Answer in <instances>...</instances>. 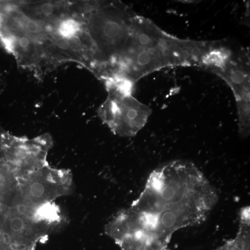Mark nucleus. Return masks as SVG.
Returning <instances> with one entry per match:
<instances>
[{
	"mask_svg": "<svg viewBox=\"0 0 250 250\" xmlns=\"http://www.w3.org/2000/svg\"><path fill=\"white\" fill-rule=\"evenodd\" d=\"M218 196L193 163L177 160L153 171L131 208L152 239L167 246L177 231L204 222Z\"/></svg>",
	"mask_w": 250,
	"mask_h": 250,
	"instance_id": "nucleus-1",
	"label": "nucleus"
},
{
	"mask_svg": "<svg viewBox=\"0 0 250 250\" xmlns=\"http://www.w3.org/2000/svg\"><path fill=\"white\" fill-rule=\"evenodd\" d=\"M204 50L203 41L177 38L148 19L135 15L124 48L108 66L106 75L134 85L146 75L166 67L197 66Z\"/></svg>",
	"mask_w": 250,
	"mask_h": 250,
	"instance_id": "nucleus-2",
	"label": "nucleus"
},
{
	"mask_svg": "<svg viewBox=\"0 0 250 250\" xmlns=\"http://www.w3.org/2000/svg\"><path fill=\"white\" fill-rule=\"evenodd\" d=\"M88 29L97 50L100 70L112 64L124 48L135 15L118 1H88Z\"/></svg>",
	"mask_w": 250,
	"mask_h": 250,
	"instance_id": "nucleus-3",
	"label": "nucleus"
},
{
	"mask_svg": "<svg viewBox=\"0 0 250 250\" xmlns=\"http://www.w3.org/2000/svg\"><path fill=\"white\" fill-rule=\"evenodd\" d=\"M105 86L108 95L99 107L100 118L114 134L124 137L135 136L147 123L152 109L133 96L132 87Z\"/></svg>",
	"mask_w": 250,
	"mask_h": 250,
	"instance_id": "nucleus-4",
	"label": "nucleus"
},
{
	"mask_svg": "<svg viewBox=\"0 0 250 250\" xmlns=\"http://www.w3.org/2000/svg\"><path fill=\"white\" fill-rule=\"evenodd\" d=\"M232 90L236 101L238 129L242 138L247 137L250 132V81L248 65L232 59L225 69L215 72Z\"/></svg>",
	"mask_w": 250,
	"mask_h": 250,
	"instance_id": "nucleus-5",
	"label": "nucleus"
},
{
	"mask_svg": "<svg viewBox=\"0 0 250 250\" xmlns=\"http://www.w3.org/2000/svg\"><path fill=\"white\" fill-rule=\"evenodd\" d=\"M105 231L116 244L128 237L144 234L141 215L131 207L118 212L107 224Z\"/></svg>",
	"mask_w": 250,
	"mask_h": 250,
	"instance_id": "nucleus-6",
	"label": "nucleus"
},
{
	"mask_svg": "<svg viewBox=\"0 0 250 250\" xmlns=\"http://www.w3.org/2000/svg\"><path fill=\"white\" fill-rule=\"evenodd\" d=\"M216 44L215 43L203 55L198 65L214 73L225 69L233 58V54L229 48Z\"/></svg>",
	"mask_w": 250,
	"mask_h": 250,
	"instance_id": "nucleus-7",
	"label": "nucleus"
},
{
	"mask_svg": "<svg viewBox=\"0 0 250 250\" xmlns=\"http://www.w3.org/2000/svg\"><path fill=\"white\" fill-rule=\"evenodd\" d=\"M57 32L61 38L67 41L74 37L89 34V32L86 33L84 31L83 24L81 21L72 17L63 20L58 26Z\"/></svg>",
	"mask_w": 250,
	"mask_h": 250,
	"instance_id": "nucleus-8",
	"label": "nucleus"
},
{
	"mask_svg": "<svg viewBox=\"0 0 250 250\" xmlns=\"http://www.w3.org/2000/svg\"><path fill=\"white\" fill-rule=\"evenodd\" d=\"M35 247L16 241L4 233H0V250H35Z\"/></svg>",
	"mask_w": 250,
	"mask_h": 250,
	"instance_id": "nucleus-9",
	"label": "nucleus"
},
{
	"mask_svg": "<svg viewBox=\"0 0 250 250\" xmlns=\"http://www.w3.org/2000/svg\"><path fill=\"white\" fill-rule=\"evenodd\" d=\"M166 247L157 243H145L135 250H167Z\"/></svg>",
	"mask_w": 250,
	"mask_h": 250,
	"instance_id": "nucleus-10",
	"label": "nucleus"
},
{
	"mask_svg": "<svg viewBox=\"0 0 250 250\" xmlns=\"http://www.w3.org/2000/svg\"><path fill=\"white\" fill-rule=\"evenodd\" d=\"M25 27L26 30L31 34H36L41 30L39 23L34 20H28L26 22Z\"/></svg>",
	"mask_w": 250,
	"mask_h": 250,
	"instance_id": "nucleus-11",
	"label": "nucleus"
},
{
	"mask_svg": "<svg viewBox=\"0 0 250 250\" xmlns=\"http://www.w3.org/2000/svg\"><path fill=\"white\" fill-rule=\"evenodd\" d=\"M41 11L45 15H50L53 12L54 7L50 3H46L41 7Z\"/></svg>",
	"mask_w": 250,
	"mask_h": 250,
	"instance_id": "nucleus-12",
	"label": "nucleus"
},
{
	"mask_svg": "<svg viewBox=\"0 0 250 250\" xmlns=\"http://www.w3.org/2000/svg\"><path fill=\"white\" fill-rule=\"evenodd\" d=\"M57 45L58 47L63 50H68L70 49L68 41L65 39H63L62 38H60L57 40Z\"/></svg>",
	"mask_w": 250,
	"mask_h": 250,
	"instance_id": "nucleus-13",
	"label": "nucleus"
},
{
	"mask_svg": "<svg viewBox=\"0 0 250 250\" xmlns=\"http://www.w3.org/2000/svg\"><path fill=\"white\" fill-rule=\"evenodd\" d=\"M19 44L20 47L22 48H26L29 46V40L26 37H21L19 41Z\"/></svg>",
	"mask_w": 250,
	"mask_h": 250,
	"instance_id": "nucleus-14",
	"label": "nucleus"
}]
</instances>
